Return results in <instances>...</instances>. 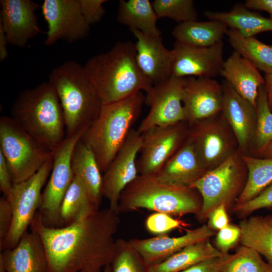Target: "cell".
<instances>
[{"mask_svg": "<svg viewBox=\"0 0 272 272\" xmlns=\"http://www.w3.org/2000/svg\"><path fill=\"white\" fill-rule=\"evenodd\" d=\"M109 207L70 225H44L39 211L30 226L45 247L48 272H101L110 264L120 220Z\"/></svg>", "mask_w": 272, "mask_h": 272, "instance_id": "cell-1", "label": "cell"}, {"mask_svg": "<svg viewBox=\"0 0 272 272\" xmlns=\"http://www.w3.org/2000/svg\"><path fill=\"white\" fill-rule=\"evenodd\" d=\"M135 43L118 42L109 51L89 59L85 73L102 103L117 101L152 86L140 71L136 61Z\"/></svg>", "mask_w": 272, "mask_h": 272, "instance_id": "cell-2", "label": "cell"}, {"mask_svg": "<svg viewBox=\"0 0 272 272\" xmlns=\"http://www.w3.org/2000/svg\"><path fill=\"white\" fill-rule=\"evenodd\" d=\"M11 114L21 128L52 152L66 137L62 109L56 91L48 82L20 92Z\"/></svg>", "mask_w": 272, "mask_h": 272, "instance_id": "cell-3", "label": "cell"}, {"mask_svg": "<svg viewBox=\"0 0 272 272\" xmlns=\"http://www.w3.org/2000/svg\"><path fill=\"white\" fill-rule=\"evenodd\" d=\"M48 82L59 100L66 136L86 131L98 117L102 102L83 66L67 61L52 70Z\"/></svg>", "mask_w": 272, "mask_h": 272, "instance_id": "cell-4", "label": "cell"}, {"mask_svg": "<svg viewBox=\"0 0 272 272\" xmlns=\"http://www.w3.org/2000/svg\"><path fill=\"white\" fill-rule=\"evenodd\" d=\"M145 103V95L138 92L121 100L102 103L96 119L81 139L94 153L104 173L125 141Z\"/></svg>", "mask_w": 272, "mask_h": 272, "instance_id": "cell-5", "label": "cell"}, {"mask_svg": "<svg viewBox=\"0 0 272 272\" xmlns=\"http://www.w3.org/2000/svg\"><path fill=\"white\" fill-rule=\"evenodd\" d=\"M202 206L201 195L194 187L166 184L155 175H139L121 193L118 211L146 209L177 217L192 214L196 217Z\"/></svg>", "mask_w": 272, "mask_h": 272, "instance_id": "cell-6", "label": "cell"}, {"mask_svg": "<svg viewBox=\"0 0 272 272\" xmlns=\"http://www.w3.org/2000/svg\"><path fill=\"white\" fill-rule=\"evenodd\" d=\"M239 150L216 168L207 171L191 187L196 189L202 199V206L196 219L207 220L210 213L224 204L232 209L245 185L247 170Z\"/></svg>", "mask_w": 272, "mask_h": 272, "instance_id": "cell-7", "label": "cell"}, {"mask_svg": "<svg viewBox=\"0 0 272 272\" xmlns=\"http://www.w3.org/2000/svg\"><path fill=\"white\" fill-rule=\"evenodd\" d=\"M0 151L7 161L13 183L32 177L53 154L8 116L0 118Z\"/></svg>", "mask_w": 272, "mask_h": 272, "instance_id": "cell-8", "label": "cell"}, {"mask_svg": "<svg viewBox=\"0 0 272 272\" xmlns=\"http://www.w3.org/2000/svg\"><path fill=\"white\" fill-rule=\"evenodd\" d=\"M53 157L27 180L13 186L6 196L12 208L13 220L10 231L0 245L1 251L12 249L27 231L41 203L42 189L51 173Z\"/></svg>", "mask_w": 272, "mask_h": 272, "instance_id": "cell-9", "label": "cell"}, {"mask_svg": "<svg viewBox=\"0 0 272 272\" xmlns=\"http://www.w3.org/2000/svg\"><path fill=\"white\" fill-rule=\"evenodd\" d=\"M187 139L208 171L239 150L235 135L222 112L189 124Z\"/></svg>", "mask_w": 272, "mask_h": 272, "instance_id": "cell-10", "label": "cell"}, {"mask_svg": "<svg viewBox=\"0 0 272 272\" xmlns=\"http://www.w3.org/2000/svg\"><path fill=\"white\" fill-rule=\"evenodd\" d=\"M85 131L66 136L53 152L50 177L42 192L39 209L42 221L47 226L57 228V225H60L61 205L75 177L71 165L73 152Z\"/></svg>", "mask_w": 272, "mask_h": 272, "instance_id": "cell-11", "label": "cell"}, {"mask_svg": "<svg viewBox=\"0 0 272 272\" xmlns=\"http://www.w3.org/2000/svg\"><path fill=\"white\" fill-rule=\"evenodd\" d=\"M189 124L183 121L152 127L142 134L137 160L139 175H156L186 140Z\"/></svg>", "mask_w": 272, "mask_h": 272, "instance_id": "cell-12", "label": "cell"}, {"mask_svg": "<svg viewBox=\"0 0 272 272\" xmlns=\"http://www.w3.org/2000/svg\"><path fill=\"white\" fill-rule=\"evenodd\" d=\"M185 82L186 78L171 76L145 92V103L150 110L137 129L140 133L156 126L186 121L182 103Z\"/></svg>", "mask_w": 272, "mask_h": 272, "instance_id": "cell-13", "label": "cell"}, {"mask_svg": "<svg viewBox=\"0 0 272 272\" xmlns=\"http://www.w3.org/2000/svg\"><path fill=\"white\" fill-rule=\"evenodd\" d=\"M41 8L48 27L46 46L59 40L71 43L88 36L90 25L82 14L79 0H44Z\"/></svg>", "mask_w": 272, "mask_h": 272, "instance_id": "cell-14", "label": "cell"}, {"mask_svg": "<svg viewBox=\"0 0 272 272\" xmlns=\"http://www.w3.org/2000/svg\"><path fill=\"white\" fill-rule=\"evenodd\" d=\"M142 143V134L137 129L132 128L103 173V196L108 200L109 207L117 212L121 193L139 175L137 160Z\"/></svg>", "mask_w": 272, "mask_h": 272, "instance_id": "cell-15", "label": "cell"}, {"mask_svg": "<svg viewBox=\"0 0 272 272\" xmlns=\"http://www.w3.org/2000/svg\"><path fill=\"white\" fill-rule=\"evenodd\" d=\"M172 50V76L213 78L220 75L223 63L222 41L209 47L175 42Z\"/></svg>", "mask_w": 272, "mask_h": 272, "instance_id": "cell-16", "label": "cell"}, {"mask_svg": "<svg viewBox=\"0 0 272 272\" xmlns=\"http://www.w3.org/2000/svg\"><path fill=\"white\" fill-rule=\"evenodd\" d=\"M223 91L222 84L213 78L186 77L182 103L189 124L222 112Z\"/></svg>", "mask_w": 272, "mask_h": 272, "instance_id": "cell-17", "label": "cell"}, {"mask_svg": "<svg viewBox=\"0 0 272 272\" xmlns=\"http://www.w3.org/2000/svg\"><path fill=\"white\" fill-rule=\"evenodd\" d=\"M0 25L8 43L23 48L41 32L36 15L40 5L32 0H1Z\"/></svg>", "mask_w": 272, "mask_h": 272, "instance_id": "cell-18", "label": "cell"}, {"mask_svg": "<svg viewBox=\"0 0 272 272\" xmlns=\"http://www.w3.org/2000/svg\"><path fill=\"white\" fill-rule=\"evenodd\" d=\"M137 38L136 61L141 73L152 86L172 76V53L163 45L161 37H155L130 29Z\"/></svg>", "mask_w": 272, "mask_h": 272, "instance_id": "cell-19", "label": "cell"}, {"mask_svg": "<svg viewBox=\"0 0 272 272\" xmlns=\"http://www.w3.org/2000/svg\"><path fill=\"white\" fill-rule=\"evenodd\" d=\"M222 85V112L235 135L240 151L247 155L256 129V108L240 95L226 81L223 82Z\"/></svg>", "mask_w": 272, "mask_h": 272, "instance_id": "cell-20", "label": "cell"}, {"mask_svg": "<svg viewBox=\"0 0 272 272\" xmlns=\"http://www.w3.org/2000/svg\"><path fill=\"white\" fill-rule=\"evenodd\" d=\"M215 234L216 231L203 224L178 237L165 234L146 239L132 238L129 241L149 266L163 261L191 244L210 239Z\"/></svg>", "mask_w": 272, "mask_h": 272, "instance_id": "cell-21", "label": "cell"}, {"mask_svg": "<svg viewBox=\"0 0 272 272\" xmlns=\"http://www.w3.org/2000/svg\"><path fill=\"white\" fill-rule=\"evenodd\" d=\"M1 259L7 272H48L47 256L39 235L26 231L18 244L2 251Z\"/></svg>", "mask_w": 272, "mask_h": 272, "instance_id": "cell-22", "label": "cell"}, {"mask_svg": "<svg viewBox=\"0 0 272 272\" xmlns=\"http://www.w3.org/2000/svg\"><path fill=\"white\" fill-rule=\"evenodd\" d=\"M207 171L187 137L179 149L155 176L166 184L191 187Z\"/></svg>", "mask_w": 272, "mask_h": 272, "instance_id": "cell-23", "label": "cell"}, {"mask_svg": "<svg viewBox=\"0 0 272 272\" xmlns=\"http://www.w3.org/2000/svg\"><path fill=\"white\" fill-rule=\"evenodd\" d=\"M220 75L256 108L258 89L265 80L254 65L234 51L224 61Z\"/></svg>", "mask_w": 272, "mask_h": 272, "instance_id": "cell-24", "label": "cell"}, {"mask_svg": "<svg viewBox=\"0 0 272 272\" xmlns=\"http://www.w3.org/2000/svg\"><path fill=\"white\" fill-rule=\"evenodd\" d=\"M71 165L74 175L80 179L91 201L99 209L103 197L102 172L92 151L81 138L73 151Z\"/></svg>", "mask_w": 272, "mask_h": 272, "instance_id": "cell-25", "label": "cell"}, {"mask_svg": "<svg viewBox=\"0 0 272 272\" xmlns=\"http://www.w3.org/2000/svg\"><path fill=\"white\" fill-rule=\"evenodd\" d=\"M204 14L209 20L222 22L244 37H254L261 32L272 31V20L269 18L250 11L243 4L235 5L228 12L206 11Z\"/></svg>", "mask_w": 272, "mask_h": 272, "instance_id": "cell-26", "label": "cell"}, {"mask_svg": "<svg viewBox=\"0 0 272 272\" xmlns=\"http://www.w3.org/2000/svg\"><path fill=\"white\" fill-rule=\"evenodd\" d=\"M228 29L222 22L192 21L179 23L173 30L176 42L197 47H209L222 41Z\"/></svg>", "mask_w": 272, "mask_h": 272, "instance_id": "cell-27", "label": "cell"}, {"mask_svg": "<svg viewBox=\"0 0 272 272\" xmlns=\"http://www.w3.org/2000/svg\"><path fill=\"white\" fill-rule=\"evenodd\" d=\"M158 19L149 0H121L119 2L117 20L119 23L155 37H161Z\"/></svg>", "mask_w": 272, "mask_h": 272, "instance_id": "cell-28", "label": "cell"}, {"mask_svg": "<svg viewBox=\"0 0 272 272\" xmlns=\"http://www.w3.org/2000/svg\"><path fill=\"white\" fill-rule=\"evenodd\" d=\"M239 227L242 245L255 250L272 265V215L243 219Z\"/></svg>", "mask_w": 272, "mask_h": 272, "instance_id": "cell-29", "label": "cell"}, {"mask_svg": "<svg viewBox=\"0 0 272 272\" xmlns=\"http://www.w3.org/2000/svg\"><path fill=\"white\" fill-rule=\"evenodd\" d=\"M223 255L208 239L191 244L163 261L148 267L149 272H180L205 260Z\"/></svg>", "mask_w": 272, "mask_h": 272, "instance_id": "cell-30", "label": "cell"}, {"mask_svg": "<svg viewBox=\"0 0 272 272\" xmlns=\"http://www.w3.org/2000/svg\"><path fill=\"white\" fill-rule=\"evenodd\" d=\"M98 210L91 201L82 181L75 176L61 205L59 217L61 227L82 220Z\"/></svg>", "mask_w": 272, "mask_h": 272, "instance_id": "cell-31", "label": "cell"}, {"mask_svg": "<svg viewBox=\"0 0 272 272\" xmlns=\"http://www.w3.org/2000/svg\"><path fill=\"white\" fill-rule=\"evenodd\" d=\"M226 35L234 51L265 75L272 74V45L265 44L254 37H244L235 29L228 28Z\"/></svg>", "mask_w": 272, "mask_h": 272, "instance_id": "cell-32", "label": "cell"}, {"mask_svg": "<svg viewBox=\"0 0 272 272\" xmlns=\"http://www.w3.org/2000/svg\"><path fill=\"white\" fill-rule=\"evenodd\" d=\"M242 157L247 168V178L235 205L250 200L272 183V158H258L243 154Z\"/></svg>", "mask_w": 272, "mask_h": 272, "instance_id": "cell-33", "label": "cell"}, {"mask_svg": "<svg viewBox=\"0 0 272 272\" xmlns=\"http://www.w3.org/2000/svg\"><path fill=\"white\" fill-rule=\"evenodd\" d=\"M220 272H272V265L255 250L241 245L234 254L220 257Z\"/></svg>", "mask_w": 272, "mask_h": 272, "instance_id": "cell-34", "label": "cell"}, {"mask_svg": "<svg viewBox=\"0 0 272 272\" xmlns=\"http://www.w3.org/2000/svg\"><path fill=\"white\" fill-rule=\"evenodd\" d=\"M264 84L260 86L258 89L256 100V129L247 154L258 158L272 142V112L267 104Z\"/></svg>", "mask_w": 272, "mask_h": 272, "instance_id": "cell-35", "label": "cell"}, {"mask_svg": "<svg viewBox=\"0 0 272 272\" xmlns=\"http://www.w3.org/2000/svg\"><path fill=\"white\" fill-rule=\"evenodd\" d=\"M112 272H149L148 266L129 240L116 239L110 264Z\"/></svg>", "mask_w": 272, "mask_h": 272, "instance_id": "cell-36", "label": "cell"}, {"mask_svg": "<svg viewBox=\"0 0 272 272\" xmlns=\"http://www.w3.org/2000/svg\"><path fill=\"white\" fill-rule=\"evenodd\" d=\"M152 4L158 19L168 18L179 23L198 19L192 0H154Z\"/></svg>", "mask_w": 272, "mask_h": 272, "instance_id": "cell-37", "label": "cell"}, {"mask_svg": "<svg viewBox=\"0 0 272 272\" xmlns=\"http://www.w3.org/2000/svg\"><path fill=\"white\" fill-rule=\"evenodd\" d=\"M184 226L180 220L172 216L160 212H155L146 219L145 226L151 233L157 235L166 234L169 231Z\"/></svg>", "mask_w": 272, "mask_h": 272, "instance_id": "cell-38", "label": "cell"}, {"mask_svg": "<svg viewBox=\"0 0 272 272\" xmlns=\"http://www.w3.org/2000/svg\"><path fill=\"white\" fill-rule=\"evenodd\" d=\"M271 208L272 183L253 199L244 203L235 205L232 210L237 216L245 218L255 211Z\"/></svg>", "mask_w": 272, "mask_h": 272, "instance_id": "cell-39", "label": "cell"}, {"mask_svg": "<svg viewBox=\"0 0 272 272\" xmlns=\"http://www.w3.org/2000/svg\"><path fill=\"white\" fill-rule=\"evenodd\" d=\"M240 237L239 227L229 224L218 231L215 240L216 248L222 255L227 254L229 251L239 241Z\"/></svg>", "mask_w": 272, "mask_h": 272, "instance_id": "cell-40", "label": "cell"}, {"mask_svg": "<svg viewBox=\"0 0 272 272\" xmlns=\"http://www.w3.org/2000/svg\"><path fill=\"white\" fill-rule=\"evenodd\" d=\"M82 14L89 25L99 22L103 17L106 0H79Z\"/></svg>", "mask_w": 272, "mask_h": 272, "instance_id": "cell-41", "label": "cell"}, {"mask_svg": "<svg viewBox=\"0 0 272 272\" xmlns=\"http://www.w3.org/2000/svg\"><path fill=\"white\" fill-rule=\"evenodd\" d=\"M13 220V212L11 206L5 196L0 198V245L7 237Z\"/></svg>", "mask_w": 272, "mask_h": 272, "instance_id": "cell-42", "label": "cell"}, {"mask_svg": "<svg viewBox=\"0 0 272 272\" xmlns=\"http://www.w3.org/2000/svg\"><path fill=\"white\" fill-rule=\"evenodd\" d=\"M227 211L224 204L213 209L207 218V225L209 228L215 231H218L228 226L230 223Z\"/></svg>", "mask_w": 272, "mask_h": 272, "instance_id": "cell-43", "label": "cell"}, {"mask_svg": "<svg viewBox=\"0 0 272 272\" xmlns=\"http://www.w3.org/2000/svg\"><path fill=\"white\" fill-rule=\"evenodd\" d=\"M13 184V179L7 161L0 151V189L6 196Z\"/></svg>", "mask_w": 272, "mask_h": 272, "instance_id": "cell-44", "label": "cell"}, {"mask_svg": "<svg viewBox=\"0 0 272 272\" xmlns=\"http://www.w3.org/2000/svg\"><path fill=\"white\" fill-rule=\"evenodd\" d=\"M220 257L203 260L180 272H220Z\"/></svg>", "mask_w": 272, "mask_h": 272, "instance_id": "cell-45", "label": "cell"}, {"mask_svg": "<svg viewBox=\"0 0 272 272\" xmlns=\"http://www.w3.org/2000/svg\"><path fill=\"white\" fill-rule=\"evenodd\" d=\"M244 5L250 10L267 12L272 20V0H247Z\"/></svg>", "mask_w": 272, "mask_h": 272, "instance_id": "cell-46", "label": "cell"}, {"mask_svg": "<svg viewBox=\"0 0 272 272\" xmlns=\"http://www.w3.org/2000/svg\"><path fill=\"white\" fill-rule=\"evenodd\" d=\"M8 44L9 43L7 36L2 26L0 25V60L1 61L8 58Z\"/></svg>", "mask_w": 272, "mask_h": 272, "instance_id": "cell-47", "label": "cell"}, {"mask_svg": "<svg viewBox=\"0 0 272 272\" xmlns=\"http://www.w3.org/2000/svg\"><path fill=\"white\" fill-rule=\"evenodd\" d=\"M264 78L267 104L272 112V74L265 75Z\"/></svg>", "mask_w": 272, "mask_h": 272, "instance_id": "cell-48", "label": "cell"}, {"mask_svg": "<svg viewBox=\"0 0 272 272\" xmlns=\"http://www.w3.org/2000/svg\"><path fill=\"white\" fill-rule=\"evenodd\" d=\"M259 158H272V142L262 151Z\"/></svg>", "mask_w": 272, "mask_h": 272, "instance_id": "cell-49", "label": "cell"}, {"mask_svg": "<svg viewBox=\"0 0 272 272\" xmlns=\"http://www.w3.org/2000/svg\"><path fill=\"white\" fill-rule=\"evenodd\" d=\"M0 272H7L3 261L0 259Z\"/></svg>", "mask_w": 272, "mask_h": 272, "instance_id": "cell-50", "label": "cell"}, {"mask_svg": "<svg viewBox=\"0 0 272 272\" xmlns=\"http://www.w3.org/2000/svg\"><path fill=\"white\" fill-rule=\"evenodd\" d=\"M103 272H112V268L110 264L106 265L103 269Z\"/></svg>", "mask_w": 272, "mask_h": 272, "instance_id": "cell-51", "label": "cell"}, {"mask_svg": "<svg viewBox=\"0 0 272 272\" xmlns=\"http://www.w3.org/2000/svg\"><path fill=\"white\" fill-rule=\"evenodd\" d=\"M81 272H86V271H81Z\"/></svg>", "mask_w": 272, "mask_h": 272, "instance_id": "cell-52", "label": "cell"}]
</instances>
